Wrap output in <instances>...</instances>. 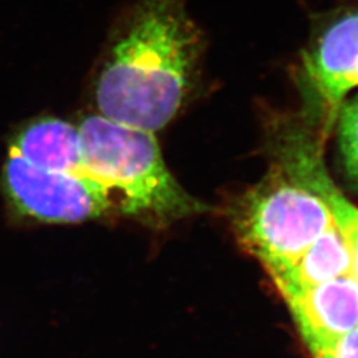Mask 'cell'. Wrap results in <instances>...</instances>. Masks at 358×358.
<instances>
[{
	"label": "cell",
	"mask_w": 358,
	"mask_h": 358,
	"mask_svg": "<svg viewBox=\"0 0 358 358\" xmlns=\"http://www.w3.org/2000/svg\"><path fill=\"white\" fill-rule=\"evenodd\" d=\"M10 153L44 170L90 177L83 162L78 128L53 115L34 118L17 129Z\"/></svg>",
	"instance_id": "obj_7"
},
{
	"label": "cell",
	"mask_w": 358,
	"mask_h": 358,
	"mask_svg": "<svg viewBox=\"0 0 358 358\" xmlns=\"http://www.w3.org/2000/svg\"><path fill=\"white\" fill-rule=\"evenodd\" d=\"M0 187L16 217L72 224L101 217L110 210L109 190L92 177L44 170L8 153Z\"/></svg>",
	"instance_id": "obj_4"
},
{
	"label": "cell",
	"mask_w": 358,
	"mask_h": 358,
	"mask_svg": "<svg viewBox=\"0 0 358 358\" xmlns=\"http://www.w3.org/2000/svg\"><path fill=\"white\" fill-rule=\"evenodd\" d=\"M334 128L343 170L349 183L358 190V90L341 103Z\"/></svg>",
	"instance_id": "obj_9"
},
{
	"label": "cell",
	"mask_w": 358,
	"mask_h": 358,
	"mask_svg": "<svg viewBox=\"0 0 358 358\" xmlns=\"http://www.w3.org/2000/svg\"><path fill=\"white\" fill-rule=\"evenodd\" d=\"M284 301L306 348L358 327V280L353 273L307 288Z\"/></svg>",
	"instance_id": "obj_6"
},
{
	"label": "cell",
	"mask_w": 358,
	"mask_h": 358,
	"mask_svg": "<svg viewBox=\"0 0 358 358\" xmlns=\"http://www.w3.org/2000/svg\"><path fill=\"white\" fill-rule=\"evenodd\" d=\"M227 215L239 245L268 275L294 264L334 224L321 198L272 165L264 178L231 203Z\"/></svg>",
	"instance_id": "obj_3"
},
{
	"label": "cell",
	"mask_w": 358,
	"mask_h": 358,
	"mask_svg": "<svg viewBox=\"0 0 358 358\" xmlns=\"http://www.w3.org/2000/svg\"><path fill=\"white\" fill-rule=\"evenodd\" d=\"M294 77L300 112L329 137L341 103L358 90V8L321 29L303 53Z\"/></svg>",
	"instance_id": "obj_5"
},
{
	"label": "cell",
	"mask_w": 358,
	"mask_h": 358,
	"mask_svg": "<svg viewBox=\"0 0 358 358\" xmlns=\"http://www.w3.org/2000/svg\"><path fill=\"white\" fill-rule=\"evenodd\" d=\"M353 273V259L345 235L336 223L308 247L288 268L269 275L284 300L294 294Z\"/></svg>",
	"instance_id": "obj_8"
},
{
	"label": "cell",
	"mask_w": 358,
	"mask_h": 358,
	"mask_svg": "<svg viewBox=\"0 0 358 358\" xmlns=\"http://www.w3.org/2000/svg\"><path fill=\"white\" fill-rule=\"evenodd\" d=\"M310 358H358V327L338 337L307 346Z\"/></svg>",
	"instance_id": "obj_10"
},
{
	"label": "cell",
	"mask_w": 358,
	"mask_h": 358,
	"mask_svg": "<svg viewBox=\"0 0 358 358\" xmlns=\"http://www.w3.org/2000/svg\"><path fill=\"white\" fill-rule=\"evenodd\" d=\"M203 32L187 0H133L115 19L92 76L99 115L157 133L201 85Z\"/></svg>",
	"instance_id": "obj_1"
},
{
	"label": "cell",
	"mask_w": 358,
	"mask_h": 358,
	"mask_svg": "<svg viewBox=\"0 0 358 358\" xmlns=\"http://www.w3.org/2000/svg\"><path fill=\"white\" fill-rule=\"evenodd\" d=\"M78 134L87 174L122 192L121 213L154 229L208 211L166 166L155 133L130 128L103 115H87Z\"/></svg>",
	"instance_id": "obj_2"
}]
</instances>
